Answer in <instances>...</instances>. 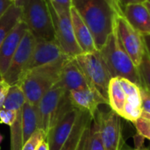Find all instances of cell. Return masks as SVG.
<instances>
[{
	"instance_id": "20",
	"label": "cell",
	"mask_w": 150,
	"mask_h": 150,
	"mask_svg": "<svg viewBox=\"0 0 150 150\" xmlns=\"http://www.w3.org/2000/svg\"><path fill=\"white\" fill-rule=\"evenodd\" d=\"M92 120L93 118L88 112L80 111L71 134L60 150H81Z\"/></svg>"
},
{
	"instance_id": "32",
	"label": "cell",
	"mask_w": 150,
	"mask_h": 150,
	"mask_svg": "<svg viewBox=\"0 0 150 150\" xmlns=\"http://www.w3.org/2000/svg\"><path fill=\"white\" fill-rule=\"evenodd\" d=\"M49 2L54 4H57L68 11H70V8L72 6V3H71V0H48Z\"/></svg>"
},
{
	"instance_id": "1",
	"label": "cell",
	"mask_w": 150,
	"mask_h": 150,
	"mask_svg": "<svg viewBox=\"0 0 150 150\" xmlns=\"http://www.w3.org/2000/svg\"><path fill=\"white\" fill-rule=\"evenodd\" d=\"M72 6L90 29L97 50H100L113 32L118 13H122L108 0H71Z\"/></svg>"
},
{
	"instance_id": "11",
	"label": "cell",
	"mask_w": 150,
	"mask_h": 150,
	"mask_svg": "<svg viewBox=\"0 0 150 150\" xmlns=\"http://www.w3.org/2000/svg\"><path fill=\"white\" fill-rule=\"evenodd\" d=\"M67 92L69 91L57 82L40 100L37 105L39 129L43 130L46 134H47L51 129L53 119L57 112L62 97Z\"/></svg>"
},
{
	"instance_id": "15",
	"label": "cell",
	"mask_w": 150,
	"mask_h": 150,
	"mask_svg": "<svg viewBox=\"0 0 150 150\" xmlns=\"http://www.w3.org/2000/svg\"><path fill=\"white\" fill-rule=\"evenodd\" d=\"M28 31L26 25L21 20L7 35L0 46V78L6 73L11 61L24 35Z\"/></svg>"
},
{
	"instance_id": "34",
	"label": "cell",
	"mask_w": 150,
	"mask_h": 150,
	"mask_svg": "<svg viewBox=\"0 0 150 150\" xmlns=\"http://www.w3.org/2000/svg\"><path fill=\"white\" fill-rule=\"evenodd\" d=\"M142 39H143V42H144L145 50L150 57V34H143Z\"/></svg>"
},
{
	"instance_id": "25",
	"label": "cell",
	"mask_w": 150,
	"mask_h": 150,
	"mask_svg": "<svg viewBox=\"0 0 150 150\" xmlns=\"http://www.w3.org/2000/svg\"><path fill=\"white\" fill-rule=\"evenodd\" d=\"M137 68L142 78V87H144L150 92V57L146 50L142 62Z\"/></svg>"
},
{
	"instance_id": "19",
	"label": "cell",
	"mask_w": 150,
	"mask_h": 150,
	"mask_svg": "<svg viewBox=\"0 0 150 150\" xmlns=\"http://www.w3.org/2000/svg\"><path fill=\"white\" fill-rule=\"evenodd\" d=\"M70 18L76 40L83 53H92L97 51L94 39L90 29L73 6L70 8Z\"/></svg>"
},
{
	"instance_id": "22",
	"label": "cell",
	"mask_w": 150,
	"mask_h": 150,
	"mask_svg": "<svg viewBox=\"0 0 150 150\" xmlns=\"http://www.w3.org/2000/svg\"><path fill=\"white\" fill-rule=\"evenodd\" d=\"M22 129H23V144L39 129L38 120V109L34 105L25 100L23 105V118H22Z\"/></svg>"
},
{
	"instance_id": "38",
	"label": "cell",
	"mask_w": 150,
	"mask_h": 150,
	"mask_svg": "<svg viewBox=\"0 0 150 150\" xmlns=\"http://www.w3.org/2000/svg\"><path fill=\"white\" fill-rule=\"evenodd\" d=\"M108 1H109V2H111L112 4H114V5H115V6H116V7H117L118 9H120V8H119V6L117 5V4H116V2H115L114 0H108ZM121 12H122V11H121Z\"/></svg>"
},
{
	"instance_id": "24",
	"label": "cell",
	"mask_w": 150,
	"mask_h": 150,
	"mask_svg": "<svg viewBox=\"0 0 150 150\" xmlns=\"http://www.w3.org/2000/svg\"><path fill=\"white\" fill-rule=\"evenodd\" d=\"M81 150H104L100 136L99 122L96 115L91 121Z\"/></svg>"
},
{
	"instance_id": "31",
	"label": "cell",
	"mask_w": 150,
	"mask_h": 150,
	"mask_svg": "<svg viewBox=\"0 0 150 150\" xmlns=\"http://www.w3.org/2000/svg\"><path fill=\"white\" fill-rule=\"evenodd\" d=\"M148 0H117V4H118L119 8L121 11L127 4H144Z\"/></svg>"
},
{
	"instance_id": "4",
	"label": "cell",
	"mask_w": 150,
	"mask_h": 150,
	"mask_svg": "<svg viewBox=\"0 0 150 150\" xmlns=\"http://www.w3.org/2000/svg\"><path fill=\"white\" fill-rule=\"evenodd\" d=\"M22 11V21L35 40H56L47 0H17Z\"/></svg>"
},
{
	"instance_id": "2",
	"label": "cell",
	"mask_w": 150,
	"mask_h": 150,
	"mask_svg": "<svg viewBox=\"0 0 150 150\" xmlns=\"http://www.w3.org/2000/svg\"><path fill=\"white\" fill-rule=\"evenodd\" d=\"M69 58L40 66L23 73L18 83L25 100L38 105L41 98L59 81L63 65Z\"/></svg>"
},
{
	"instance_id": "23",
	"label": "cell",
	"mask_w": 150,
	"mask_h": 150,
	"mask_svg": "<svg viewBox=\"0 0 150 150\" xmlns=\"http://www.w3.org/2000/svg\"><path fill=\"white\" fill-rule=\"evenodd\" d=\"M22 20V11L14 3L0 18V46L7 35Z\"/></svg>"
},
{
	"instance_id": "18",
	"label": "cell",
	"mask_w": 150,
	"mask_h": 150,
	"mask_svg": "<svg viewBox=\"0 0 150 150\" xmlns=\"http://www.w3.org/2000/svg\"><path fill=\"white\" fill-rule=\"evenodd\" d=\"M122 15L140 33L150 34V13L145 4H131L122 10Z\"/></svg>"
},
{
	"instance_id": "6",
	"label": "cell",
	"mask_w": 150,
	"mask_h": 150,
	"mask_svg": "<svg viewBox=\"0 0 150 150\" xmlns=\"http://www.w3.org/2000/svg\"><path fill=\"white\" fill-rule=\"evenodd\" d=\"M83 71L89 85L97 90L107 99L108 85L112 78L98 50L92 53H83L75 58ZM108 100V99H107Z\"/></svg>"
},
{
	"instance_id": "13",
	"label": "cell",
	"mask_w": 150,
	"mask_h": 150,
	"mask_svg": "<svg viewBox=\"0 0 150 150\" xmlns=\"http://www.w3.org/2000/svg\"><path fill=\"white\" fill-rule=\"evenodd\" d=\"M80 110L74 108L69 111L47 134L46 142L48 150H60L68 140L79 116Z\"/></svg>"
},
{
	"instance_id": "41",
	"label": "cell",
	"mask_w": 150,
	"mask_h": 150,
	"mask_svg": "<svg viewBox=\"0 0 150 150\" xmlns=\"http://www.w3.org/2000/svg\"><path fill=\"white\" fill-rule=\"evenodd\" d=\"M0 79H1V78H0Z\"/></svg>"
},
{
	"instance_id": "39",
	"label": "cell",
	"mask_w": 150,
	"mask_h": 150,
	"mask_svg": "<svg viewBox=\"0 0 150 150\" xmlns=\"http://www.w3.org/2000/svg\"><path fill=\"white\" fill-rule=\"evenodd\" d=\"M11 2H13V3H14V2H15V1H17V0H11Z\"/></svg>"
},
{
	"instance_id": "28",
	"label": "cell",
	"mask_w": 150,
	"mask_h": 150,
	"mask_svg": "<svg viewBox=\"0 0 150 150\" xmlns=\"http://www.w3.org/2000/svg\"><path fill=\"white\" fill-rule=\"evenodd\" d=\"M16 118V111L15 110H9L2 108L0 110V123L5 124L11 127L15 120Z\"/></svg>"
},
{
	"instance_id": "30",
	"label": "cell",
	"mask_w": 150,
	"mask_h": 150,
	"mask_svg": "<svg viewBox=\"0 0 150 150\" xmlns=\"http://www.w3.org/2000/svg\"><path fill=\"white\" fill-rule=\"evenodd\" d=\"M10 86L5 81H4L3 79H0V110L3 108L4 100L6 98V96L8 94Z\"/></svg>"
},
{
	"instance_id": "42",
	"label": "cell",
	"mask_w": 150,
	"mask_h": 150,
	"mask_svg": "<svg viewBox=\"0 0 150 150\" xmlns=\"http://www.w3.org/2000/svg\"><path fill=\"white\" fill-rule=\"evenodd\" d=\"M148 150H149V149H148Z\"/></svg>"
},
{
	"instance_id": "16",
	"label": "cell",
	"mask_w": 150,
	"mask_h": 150,
	"mask_svg": "<svg viewBox=\"0 0 150 150\" xmlns=\"http://www.w3.org/2000/svg\"><path fill=\"white\" fill-rule=\"evenodd\" d=\"M120 78V77H119ZM120 82L126 93V102L122 111L121 118L134 122L142 114L141 89L135 83L125 78H120Z\"/></svg>"
},
{
	"instance_id": "27",
	"label": "cell",
	"mask_w": 150,
	"mask_h": 150,
	"mask_svg": "<svg viewBox=\"0 0 150 150\" xmlns=\"http://www.w3.org/2000/svg\"><path fill=\"white\" fill-rule=\"evenodd\" d=\"M47 134L41 129H37L34 134L28 139L26 142L23 144L21 150H37L39 149L40 145L46 141Z\"/></svg>"
},
{
	"instance_id": "36",
	"label": "cell",
	"mask_w": 150,
	"mask_h": 150,
	"mask_svg": "<svg viewBox=\"0 0 150 150\" xmlns=\"http://www.w3.org/2000/svg\"><path fill=\"white\" fill-rule=\"evenodd\" d=\"M134 150H148V149H146L142 145H141V146H135V149Z\"/></svg>"
},
{
	"instance_id": "26",
	"label": "cell",
	"mask_w": 150,
	"mask_h": 150,
	"mask_svg": "<svg viewBox=\"0 0 150 150\" xmlns=\"http://www.w3.org/2000/svg\"><path fill=\"white\" fill-rule=\"evenodd\" d=\"M139 135L150 141V114L142 112V116L134 122Z\"/></svg>"
},
{
	"instance_id": "14",
	"label": "cell",
	"mask_w": 150,
	"mask_h": 150,
	"mask_svg": "<svg viewBox=\"0 0 150 150\" xmlns=\"http://www.w3.org/2000/svg\"><path fill=\"white\" fill-rule=\"evenodd\" d=\"M69 98L75 108L88 112L92 118L100 105H108V100L91 87L69 91Z\"/></svg>"
},
{
	"instance_id": "33",
	"label": "cell",
	"mask_w": 150,
	"mask_h": 150,
	"mask_svg": "<svg viewBox=\"0 0 150 150\" xmlns=\"http://www.w3.org/2000/svg\"><path fill=\"white\" fill-rule=\"evenodd\" d=\"M12 4L13 2H11V0H0V18L4 14V12Z\"/></svg>"
},
{
	"instance_id": "40",
	"label": "cell",
	"mask_w": 150,
	"mask_h": 150,
	"mask_svg": "<svg viewBox=\"0 0 150 150\" xmlns=\"http://www.w3.org/2000/svg\"><path fill=\"white\" fill-rule=\"evenodd\" d=\"M114 1H115V2H116V4H117V0H114ZM117 5H118V4H117Z\"/></svg>"
},
{
	"instance_id": "10",
	"label": "cell",
	"mask_w": 150,
	"mask_h": 150,
	"mask_svg": "<svg viewBox=\"0 0 150 150\" xmlns=\"http://www.w3.org/2000/svg\"><path fill=\"white\" fill-rule=\"evenodd\" d=\"M96 116L99 122L100 136L104 150H121L123 138L120 117L113 111H98Z\"/></svg>"
},
{
	"instance_id": "37",
	"label": "cell",
	"mask_w": 150,
	"mask_h": 150,
	"mask_svg": "<svg viewBox=\"0 0 150 150\" xmlns=\"http://www.w3.org/2000/svg\"><path fill=\"white\" fill-rule=\"evenodd\" d=\"M144 4H145V5L147 6V8H148V10H149V13H150V1L149 0H148V1H147V2H145Z\"/></svg>"
},
{
	"instance_id": "8",
	"label": "cell",
	"mask_w": 150,
	"mask_h": 150,
	"mask_svg": "<svg viewBox=\"0 0 150 150\" xmlns=\"http://www.w3.org/2000/svg\"><path fill=\"white\" fill-rule=\"evenodd\" d=\"M25 97L20 86L14 84L10 86L3 108L16 111V118L11 127V150H21L23 147V105Z\"/></svg>"
},
{
	"instance_id": "3",
	"label": "cell",
	"mask_w": 150,
	"mask_h": 150,
	"mask_svg": "<svg viewBox=\"0 0 150 150\" xmlns=\"http://www.w3.org/2000/svg\"><path fill=\"white\" fill-rule=\"evenodd\" d=\"M98 51L112 77L125 78L139 87H142L138 68L120 44L114 30L104 47Z\"/></svg>"
},
{
	"instance_id": "5",
	"label": "cell",
	"mask_w": 150,
	"mask_h": 150,
	"mask_svg": "<svg viewBox=\"0 0 150 150\" xmlns=\"http://www.w3.org/2000/svg\"><path fill=\"white\" fill-rule=\"evenodd\" d=\"M49 11L52 16L56 40L63 53L69 58H76L83 54L74 33L70 18V11H68L47 0Z\"/></svg>"
},
{
	"instance_id": "7",
	"label": "cell",
	"mask_w": 150,
	"mask_h": 150,
	"mask_svg": "<svg viewBox=\"0 0 150 150\" xmlns=\"http://www.w3.org/2000/svg\"><path fill=\"white\" fill-rule=\"evenodd\" d=\"M114 31L120 44L138 67L145 53L142 34L128 23L122 13L116 16Z\"/></svg>"
},
{
	"instance_id": "29",
	"label": "cell",
	"mask_w": 150,
	"mask_h": 150,
	"mask_svg": "<svg viewBox=\"0 0 150 150\" xmlns=\"http://www.w3.org/2000/svg\"><path fill=\"white\" fill-rule=\"evenodd\" d=\"M142 94V111L150 114V92L144 87H140Z\"/></svg>"
},
{
	"instance_id": "21",
	"label": "cell",
	"mask_w": 150,
	"mask_h": 150,
	"mask_svg": "<svg viewBox=\"0 0 150 150\" xmlns=\"http://www.w3.org/2000/svg\"><path fill=\"white\" fill-rule=\"evenodd\" d=\"M108 105L111 110L121 117L126 102V93L120 82L119 77H112L110 80L107 92Z\"/></svg>"
},
{
	"instance_id": "35",
	"label": "cell",
	"mask_w": 150,
	"mask_h": 150,
	"mask_svg": "<svg viewBox=\"0 0 150 150\" xmlns=\"http://www.w3.org/2000/svg\"><path fill=\"white\" fill-rule=\"evenodd\" d=\"M37 150H48V146H47V143L46 141H44L39 147V149Z\"/></svg>"
},
{
	"instance_id": "43",
	"label": "cell",
	"mask_w": 150,
	"mask_h": 150,
	"mask_svg": "<svg viewBox=\"0 0 150 150\" xmlns=\"http://www.w3.org/2000/svg\"><path fill=\"white\" fill-rule=\"evenodd\" d=\"M149 1H150V0H149Z\"/></svg>"
},
{
	"instance_id": "9",
	"label": "cell",
	"mask_w": 150,
	"mask_h": 150,
	"mask_svg": "<svg viewBox=\"0 0 150 150\" xmlns=\"http://www.w3.org/2000/svg\"><path fill=\"white\" fill-rule=\"evenodd\" d=\"M35 42L36 40L33 35L31 32L27 31L17 48L6 73L1 78L9 85L11 86L17 84L22 74L25 71L28 62L32 57Z\"/></svg>"
},
{
	"instance_id": "17",
	"label": "cell",
	"mask_w": 150,
	"mask_h": 150,
	"mask_svg": "<svg viewBox=\"0 0 150 150\" xmlns=\"http://www.w3.org/2000/svg\"><path fill=\"white\" fill-rule=\"evenodd\" d=\"M58 83L69 92L91 87L75 58H69L65 62Z\"/></svg>"
},
{
	"instance_id": "12",
	"label": "cell",
	"mask_w": 150,
	"mask_h": 150,
	"mask_svg": "<svg viewBox=\"0 0 150 150\" xmlns=\"http://www.w3.org/2000/svg\"><path fill=\"white\" fill-rule=\"evenodd\" d=\"M67 57L68 56L63 53L56 40H36L33 52L25 69V71L40 66L53 63Z\"/></svg>"
}]
</instances>
